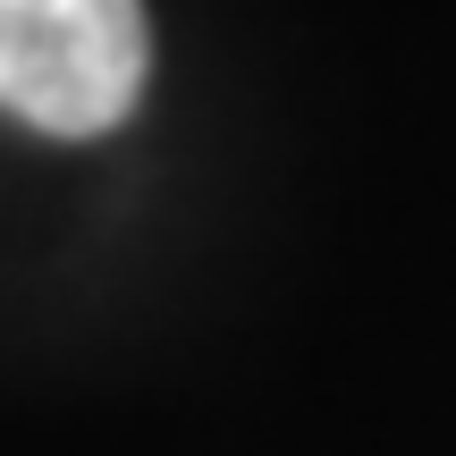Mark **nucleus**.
Instances as JSON below:
<instances>
[{
    "label": "nucleus",
    "instance_id": "nucleus-1",
    "mask_svg": "<svg viewBox=\"0 0 456 456\" xmlns=\"http://www.w3.org/2000/svg\"><path fill=\"white\" fill-rule=\"evenodd\" d=\"M144 0H0V110L34 135H110L144 102Z\"/></svg>",
    "mask_w": 456,
    "mask_h": 456
}]
</instances>
